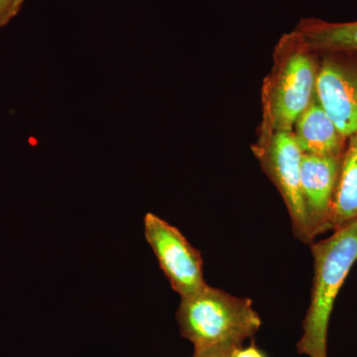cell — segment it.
I'll return each instance as SVG.
<instances>
[{"instance_id":"cell-11","label":"cell","mask_w":357,"mask_h":357,"mask_svg":"<svg viewBox=\"0 0 357 357\" xmlns=\"http://www.w3.org/2000/svg\"><path fill=\"white\" fill-rule=\"evenodd\" d=\"M25 0H0V30L20 14Z\"/></svg>"},{"instance_id":"cell-9","label":"cell","mask_w":357,"mask_h":357,"mask_svg":"<svg viewBox=\"0 0 357 357\" xmlns=\"http://www.w3.org/2000/svg\"><path fill=\"white\" fill-rule=\"evenodd\" d=\"M307 48L314 53H338L357 56V20L330 22L305 18L295 28Z\"/></svg>"},{"instance_id":"cell-1","label":"cell","mask_w":357,"mask_h":357,"mask_svg":"<svg viewBox=\"0 0 357 357\" xmlns=\"http://www.w3.org/2000/svg\"><path fill=\"white\" fill-rule=\"evenodd\" d=\"M314 279L309 307L302 323L297 351L309 357H328V333L338 293L357 262V222L312 243Z\"/></svg>"},{"instance_id":"cell-7","label":"cell","mask_w":357,"mask_h":357,"mask_svg":"<svg viewBox=\"0 0 357 357\" xmlns=\"http://www.w3.org/2000/svg\"><path fill=\"white\" fill-rule=\"evenodd\" d=\"M342 156L303 154L301 190L314 239L331 230V215Z\"/></svg>"},{"instance_id":"cell-5","label":"cell","mask_w":357,"mask_h":357,"mask_svg":"<svg viewBox=\"0 0 357 357\" xmlns=\"http://www.w3.org/2000/svg\"><path fill=\"white\" fill-rule=\"evenodd\" d=\"M144 236L171 287L181 297L192 295L208 285L204 281L201 252L177 227L148 213L144 217Z\"/></svg>"},{"instance_id":"cell-13","label":"cell","mask_w":357,"mask_h":357,"mask_svg":"<svg viewBox=\"0 0 357 357\" xmlns=\"http://www.w3.org/2000/svg\"><path fill=\"white\" fill-rule=\"evenodd\" d=\"M232 357H266L264 356V354L261 351L257 349L255 345L251 344L249 347H246V349H243V347L237 349L236 351H234V356Z\"/></svg>"},{"instance_id":"cell-6","label":"cell","mask_w":357,"mask_h":357,"mask_svg":"<svg viewBox=\"0 0 357 357\" xmlns=\"http://www.w3.org/2000/svg\"><path fill=\"white\" fill-rule=\"evenodd\" d=\"M314 95L345 138L357 133V56L319 54Z\"/></svg>"},{"instance_id":"cell-10","label":"cell","mask_w":357,"mask_h":357,"mask_svg":"<svg viewBox=\"0 0 357 357\" xmlns=\"http://www.w3.org/2000/svg\"><path fill=\"white\" fill-rule=\"evenodd\" d=\"M357 222V133L347 139L340 163V175L331 215L335 231Z\"/></svg>"},{"instance_id":"cell-12","label":"cell","mask_w":357,"mask_h":357,"mask_svg":"<svg viewBox=\"0 0 357 357\" xmlns=\"http://www.w3.org/2000/svg\"><path fill=\"white\" fill-rule=\"evenodd\" d=\"M241 347L234 344H220L208 347L203 351H195L192 357H232L234 351Z\"/></svg>"},{"instance_id":"cell-3","label":"cell","mask_w":357,"mask_h":357,"mask_svg":"<svg viewBox=\"0 0 357 357\" xmlns=\"http://www.w3.org/2000/svg\"><path fill=\"white\" fill-rule=\"evenodd\" d=\"M176 319L182 337L194 344L195 351L220 344L243 347L262 325L252 301L210 285L181 297Z\"/></svg>"},{"instance_id":"cell-8","label":"cell","mask_w":357,"mask_h":357,"mask_svg":"<svg viewBox=\"0 0 357 357\" xmlns=\"http://www.w3.org/2000/svg\"><path fill=\"white\" fill-rule=\"evenodd\" d=\"M292 132L303 154L335 157L344 154L347 138L326 114L316 95L296 119Z\"/></svg>"},{"instance_id":"cell-4","label":"cell","mask_w":357,"mask_h":357,"mask_svg":"<svg viewBox=\"0 0 357 357\" xmlns=\"http://www.w3.org/2000/svg\"><path fill=\"white\" fill-rule=\"evenodd\" d=\"M253 152L263 171L280 192L290 215L294 236L302 243H314L301 190L303 153L292 131H275L260 136Z\"/></svg>"},{"instance_id":"cell-2","label":"cell","mask_w":357,"mask_h":357,"mask_svg":"<svg viewBox=\"0 0 357 357\" xmlns=\"http://www.w3.org/2000/svg\"><path fill=\"white\" fill-rule=\"evenodd\" d=\"M318 69V54L307 48L295 30L282 37L275 49L273 69L263 86L261 135L292 131L314 98Z\"/></svg>"}]
</instances>
